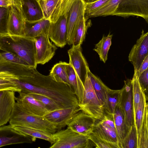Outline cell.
<instances>
[{
	"mask_svg": "<svg viewBox=\"0 0 148 148\" xmlns=\"http://www.w3.org/2000/svg\"><path fill=\"white\" fill-rule=\"evenodd\" d=\"M73 0H60L49 19V38L56 46L60 48L67 43V17Z\"/></svg>",
	"mask_w": 148,
	"mask_h": 148,
	"instance_id": "4",
	"label": "cell"
},
{
	"mask_svg": "<svg viewBox=\"0 0 148 148\" xmlns=\"http://www.w3.org/2000/svg\"><path fill=\"white\" fill-rule=\"evenodd\" d=\"M54 142L50 148H92V141L86 135L77 133L68 127L52 134Z\"/></svg>",
	"mask_w": 148,
	"mask_h": 148,
	"instance_id": "6",
	"label": "cell"
},
{
	"mask_svg": "<svg viewBox=\"0 0 148 148\" xmlns=\"http://www.w3.org/2000/svg\"><path fill=\"white\" fill-rule=\"evenodd\" d=\"M21 11L25 21L34 22L44 18L42 10L37 0H21Z\"/></svg>",
	"mask_w": 148,
	"mask_h": 148,
	"instance_id": "20",
	"label": "cell"
},
{
	"mask_svg": "<svg viewBox=\"0 0 148 148\" xmlns=\"http://www.w3.org/2000/svg\"><path fill=\"white\" fill-rule=\"evenodd\" d=\"M50 25V21L45 18L32 23L25 21L24 37L34 38L49 35Z\"/></svg>",
	"mask_w": 148,
	"mask_h": 148,
	"instance_id": "21",
	"label": "cell"
},
{
	"mask_svg": "<svg viewBox=\"0 0 148 148\" xmlns=\"http://www.w3.org/2000/svg\"><path fill=\"white\" fill-rule=\"evenodd\" d=\"M124 84L120 89L118 105L123 113L125 123L128 131L134 125V114L131 79L124 81Z\"/></svg>",
	"mask_w": 148,
	"mask_h": 148,
	"instance_id": "9",
	"label": "cell"
},
{
	"mask_svg": "<svg viewBox=\"0 0 148 148\" xmlns=\"http://www.w3.org/2000/svg\"><path fill=\"white\" fill-rule=\"evenodd\" d=\"M35 140L21 133L10 125L0 127V147L13 144L31 143Z\"/></svg>",
	"mask_w": 148,
	"mask_h": 148,
	"instance_id": "12",
	"label": "cell"
},
{
	"mask_svg": "<svg viewBox=\"0 0 148 148\" xmlns=\"http://www.w3.org/2000/svg\"><path fill=\"white\" fill-rule=\"evenodd\" d=\"M112 34L109 33L107 36L103 35L102 39L95 45L93 50L97 53L101 61L105 63L107 60L108 54L112 44Z\"/></svg>",
	"mask_w": 148,
	"mask_h": 148,
	"instance_id": "27",
	"label": "cell"
},
{
	"mask_svg": "<svg viewBox=\"0 0 148 148\" xmlns=\"http://www.w3.org/2000/svg\"><path fill=\"white\" fill-rule=\"evenodd\" d=\"M110 0H98L85 3L84 17L86 21L95 12L104 6Z\"/></svg>",
	"mask_w": 148,
	"mask_h": 148,
	"instance_id": "38",
	"label": "cell"
},
{
	"mask_svg": "<svg viewBox=\"0 0 148 148\" xmlns=\"http://www.w3.org/2000/svg\"><path fill=\"white\" fill-rule=\"evenodd\" d=\"M13 6L21 12V0H0V6L8 7Z\"/></svg>",
	"mask_w": 148,
	"mask_h": 148,
	"instance_id": "42",
	"label": "cell"
},
{
	"mask_svg": "<svg viewBox=\"0 0 148 148\" xmlns=\"http://www.w3.org/2000/svg\"><path fill=\"white\" fill-rule=\"evenodd\" d=\"M38 0V1H39V0Z\"/></svg>",
	"mask_w": 148,
	"mask_h": 148,
	"instance_id": "46",
	"label": "cell"
},
{
	"mask_svg": "<svg viewBox=\"0 0 148 148\" xmlns=\"http://www.w3.org/2000/svg\"><path fill=\"white\" fill-rule=\"evenodd\" d=\"M120 90H114L110 89L107 94L106 105L104 109L106 114H113L118 105Z\"/></svg>",
	"mask_w": 148,
	"mask_h": 148,
	"instance_id": "32",
	"label": "cell"
},
{
	"mask_svg": "<svg viewBox=\"0 0 148 148\" xmlns=\"http://www.w3.org/2000/svg\"><path fill=\"white\" fill-rule=\"evenodd\" d=\"M69 63L84 84L89 69L88 63L82 52L81 46H74L68 51Z\"/></svg>",
	"mask_w": 148,
	"mask_h": 148,
	"instance_id": "11",
	"label": "cell"
},
{
	"mask_svg": "<svg viewBox=\"0 0 148 148\" xmlns=\"http://www.w3.org/2000/svg\"><path fill=\"white\" fill-rule=\"evenodd\" d=\"M87 136L89 139L94 143L96 148H113L109 143L92 132Z\"/></svg>",
	"mask_w": 148,
	"mask_h": 148,
	"instance_id": "39",
	"label": "cell"
},
{
	"mask_svg": "<svg viewBox=\"0 0 148 148\" xmlns=\"http://www.w3.org/2000/svg\"><path fill=\"white\" fill-rule=\"evenodd\" d=\"M66 69L69 83L79 104L83 100L84 89V84L71 64L67 63Z\"/></svg>",
	"mask_w": 148,
	"mask_h": 148,
	"instance_id": "22",
	"label": "cell"
},
{
	"mask_svg": "<svg viewBox=\"0 0 148 148\" xmlns=\"http://www.w3.org/2000/svg\"><path fill=\"white\" fill-rule=\"evenodd\" d=\"M148 56H147L141 64L139 69L136 71V74L138 77L144 71L148 69Z\"/></svg>",
	"mask_w": 148,
	"mask_h": 148,
	"instance_id": "43",
	"label": "cell"
},
{
	"mask_svg": "<svg viewBox=\"0 0 148 148\" xmlns=\"http://www.w3.org/2000/svg\"><path fill=\"white\" fill-rule=\"evenodd\" d=\"M14 92L0 91V127L9 122L16 103Z\"/></svg>",
	"mask_w": 148,
	"mask_h": 148,
	"instance_id": "18",
	"label": "cell"
},
{
	"mask_svg": "<svg viewBox=\"0 0 148 148\" xmlns=\"http://www.w3.org/2000/svg\"><path fill=\"white\" fill-rule=\"evenodd\" d=\"M12 53L28 65L36 68L34 39L24 36H0V51Z\"/></svg>",
	"mask_w": 148,
	"mask_h": 148,
	"instance_id": "3",
	"label": "cell"
},
{
	"mask_svg": "<svg viewBox=\"0 0 148 148\" xmlns=\"http://www.w3.org/2000/svg\"><path fill=\"white\" fill-rule=\"evenodd\" d=\"M80 111V110L79 106H75L50 112L44 116L49 121L53 123L57 127L58 131L67 125L75 115Z\"/></svg>",
	"mask_w": 148,
	"mask_h": 148,
	"instance_id": "15",
	"label": "cell"
},
{
	"mask_svg": "<svg viewBox=\"0 0 148 148\" xmlns=\"http://www.w3.org/2000/svg\"><path fill=\"white\" fill-rule=\"evenodd\" d=\"M9 123L10 125L13 127L34 129L51 134L58 131L56 126L44 116L34 115L27 113L16 102L15 103Z\"/></svg>",
	"mask_w": 148,
	"mask_h": 148,
	"instance_id": "5",
	"label": "cell"
},
{
	"mask_svg": "<svg viewBox=\"0 0 148 148\" xmlns=\"http://www.w3.org/2000/svg\"><path fill=\"white\" fill-rule=\"evenodd\" d=\"M14 128L21 133L35 138H38L47 141L51 144L54 142L52 134L41 130L24 127L15 126Z\"/></svg>",
	"mask_w": 148,
	"mask_h": 148,
	"instance_id": "26",
	"label": "cell"
},
{
	"mask_svg": "<svg viewBox=\"0 0 148 148\" xmlns=\"http://www.w3.org/2000/svg\"><path fill=\"white\" fill-rule=\"evenodd\" d=\"M66 63L61 61L56 63L52 68L50 74L57 82L64 83L71 88L68 82L66 71Z\"/></svg>",
	"mask_w": 148,
	"mask_h": 148,
	"instance_id": "29",
	"label": "cell"
},
{
	"mask_svg": "<svg viewBox=\"0 0 148 148\" xmlns=\"http://www.w3.org/2000/svg\"><path fill=\"white\" fill-rule=\"evenodd\" d=\"M109 143L113 148H120L113 114H106L101 120H96L92 131Z\"/></svg>",
	"mask_w": 148,
	"mask_h": 148,
	"instance_id": "8",
	"label": "cell"
},
{
	"mask_svg": "<svg viewBox=\"0 0 148 148\" xmlns=\"http://www.w3.org/2000/svg\"><path fill=\"white\" fill-rule=\"evenodd\" d=\"M96 119L80 110L67 124L68 127L80 134L87 136L93 129Z\"/></svg>",
	"mask_w": 148,
	"mask_h": 148,
	"instance_id": "16",
	"label": "cell"
},
{
	"mask_svg": "<svg viewBox=\"0 0 148 148\" xmlns=\"http://www.w3.org/2000/svg\"><path fill=\"white\" fill-rule=\"evenodd\" d=\"M16 101L27 113L34 115L44 116L50 112L40 102L29 93L19 92Z\"/></svg>",
	"mask_w": 148,
	"mask_h": 148,
	"instance_id": "17",
	"label": "cell"
},
{
	"mask_svg": "<svg viewBox=\"0 0 148 148\" xmlns=\"http://www.w3.org/2000/svg\"><path fill=\"white\" fill-rule=\"evenodd\" d=\"M84 86L83 100L82 102L78 105L80 110L97 119H102L106 114L104 109L94 90L88 76Z\"/></svg>",
	"mask_w": 148,
	"mask_h": 148,
	"instance_id": "7",
	"label": "cell"
},
{
	"mask_svg": "<svg viewBox=\"0 0 148 148\" xmlns=\"http://www.w3.org/2000/svg\"><path fill=\"white\" fill-rule=\"evenodd\" d=\"M10 7L0 6V36L9 35L8 22Z\"/></svg>",
	"mask_w": 148,
	"mask_h": 148,
	"instance_id": "36",
	"label": "cell"
},
{
	"mask_svg": "<svg viewBox=\"0 0 148 148\" xmlns=\"http://www.w3.org/2000/svg\"><path fill=\"white\" fill-rule=\"evenodd\" d=\"M114 125L116 128L119 146L122 140L128 132L125 124L123 113L118 105L113 114Z\"/></svg>",
	"mask_w": 148,
	"mask_h": 148,
	"instance_id": "24",
	"label": "cell"
},
{
	"mask_svg": "<svg viewBox=\"0 0 148 148\" xmlns=\"http://www.w3.org/2000/svg\"><path fill=\"white\" fill-rule=\"evenodd\" d=\"M98 0H83L85 3H91Z\"/></svg>",
	"mask_w": 148,
	"mask_h": 148,
	"instance_id": "45",
	"label": "cell"
},
{
	"mask_svg": "<svg viewBox=\"0 0 148 148\" xmlns=\"http://www.w3.org/2000/svg\"><path fill=\"white\" fill-rule=\"evenodd\" d=\"M147 97L145 92H144L141 101L138 106L134 115V125L136 130L137 139L144 117L145 107L147 104Z\"/></svg>",
	"mask_w": 148,
	"mask_h": 148,
	"instance_id": "31",
	"label": "cell"
},
{
	"mask_svg": "<svg viewBox=\"0 0 148 148\" xmlns=\"http://www.w3.org/2000/svg\"><path fill=\"white\" fill-rule=\"evenodd\" d=\"M138 77L140 85L146 95L148 90V69Z\"/></svg>",
	"mask_w": 148,
	"mask_h": 148,
	"instance_id": "41",
	"label": "cell"
},
{
	"mask_svg": "<svg viewBox=\"0 0 148 148\" xmlns=\"http://www.w3.org/2000/svg\"><path fill=\"white\" fill-rule=\"evenodd\" d=\"M86 22L85 17L80 21L76 31L72 45L81 46L85 38L87 30L91 25L90 21L87 23Z\"/></svg>",
	"mask_w": 148,
	"mask_h": 148,
	"instance_id": "33",
	"label": "cell"
},
{
	"mask_svg": "<svg viewBox=\"0 0 148 148\" xmlns=\"http://www.w3.org/2000/svg\"><path fill=\"white\" fill-rule=\"evenodd\" d=\"M59 0H39L38 1L45 18L49 20L52 13L57 7Z\"/></svg>",
	"mask_w": 148,
	"mask_h": 148,
	"instance_id": "35",
	"label": "cell"
},
{
	"mask_svg": "<svg viewBox=\"0 0 148 148\" xmlns=\"http://www.w3.org/2000/svg\"><path fill=\"white\" fill-rule=\"evenodd\" d=\"M132 96L134 114L140 102L143 94L145 92L139 84L136 74V71H134V73L132 79Z\"/></svg>",
	"mask_w": 148,
	"mask_h": 148,
	"instance_id": "30",
	"label": "cell"
},
{
	"mask_svg": "<svg viewBox=\"0 0 148 148\" xmlns=\"http://www.w3.org/2000/svg\"><path fill=\"white\" fill-rule=\"evenodd\" d=\"M19 78L8 72L0 71V91L9 90L19 93L21 90L16 85L15 80Z\"/></svg>",
	"mask_w": 148,
	"mask_h": 148,
	"instance_id": "25",
	"label": "cell"
},
{
	"mask_svg": "<svg viewBox=\"0 0 148 148\" xmlns=\"http://www.w3.org/2000/svg\"><path fill=\"white\" fill-rule=\"evenodd\" d=\"M140 37L133 46L129 54V60L137 71L143 61L148 56V32L143 30Z\"/></svg>",
	"mask_w": 148,
	"mask_h": 148,
	"instance_id": "13",
	"label": "cell"
},
{
	"mask_svg": "<svg viewBox=\"0 0 148 148\" xmlns=\"http://www.w3.org/2000/svg\"><path fill=\"white\" fill-rule=\"evenodd\" d=\"M34 38L35 43L36 63L37 64H44L53 57L57 48L50 41L49 35Z\"/></svg>",
	"mask_w": 148,
	"mask_h": 148,
	"instance_id": "14",
	"label": "cell"
},
{
	"mask_svg": "<svg viewBox=\"0 0 148 148\" xmlns=\"http://www.w3.org/2000/svg\"><path fill=\"white\" fill-rule=\"evenodd\" d=\"M5 61L2 56L0 52V71H1V69L2 67L3 63Z\"/></svg>",
	"mask_w": 148,
	"mask_h": 148,
	"instance_id": "44",
	"label": "cell"
},
{
	"mask_svg": "<svg viewBox=\"0 0 148 148\" xmlns=\"http://www.w3.org/2000/svg\"><path fill=\"white\" fill-rule=\"evenodd\" d=\"M25 21L21 12L13 6L10 7L8 22L9 36H25Z\"/></svg>",
	"mask_w": 148,
	"mask_h": 148,
	"instance_id": "19",
	"label": "cell"
},
{
	"mask_svg": "<svg viewBox=\"0 0 148 148\" xmlns=\"http://www.w3.org/2000/svg\"><path fill=\"white\" fill-rule=\"evenodd\" d=\"M1 54L4 59L7 61L22 65H28L18 57L12 53L3 51V52H1Z\"/></svg>",
	"mask_w": 148,
	"mask_h": 148,
	"instance_id": "40",
	"label": "cell"
},
{
	"mask_svg": "<svg viewBox=\"0 0 148 148\" xmlns=\"http://www.w3.org/2000/svg\"><path fill=\"white\" fill-rule=\"evenodd\" d=\"M148 104L146 105L144 117L138 139L137 148H148Z\"/></svg>",
	"mask_w": 148,
	"mask_h": 148,
	"instance_id": "28",
	"label": "cell"
},
{
	"mask_svg": "<svg viewBox=\"0 0 148 148\" xmlns=\"http://www.w3.org/2000/svg\"><path fill=\"white\" fill-rule=\"evenodd\" d=\"M136 130L134 125L120 143V148H137Z\"/></svg>",
	"mask_w": 148,
	"mask_h": 148,
	"instance_id": "34",
	"label": "cell"
},
{
	"mask_svg": "<svg viewBox=\"0 0 148 148\" xmlns=\"http://www.w3.org/2000/svg\"><path fill=\"white\" fill-rule=\"evenodd\" d=\"M15 83L21 90L19 92L45 95L54 100L61 108L79 106L78 99L72 88L64 83L57 82L50 74H41L36 69L32 75L16 79Z\"/></svg>",
	"mask_w": 148,
	"mask_h": 148,
	"instance_id": "1",
	"label": "cell"
},
{
	"mask_svg": "<svg viewBox=\"0 0 148 148\" xmlns=\"http://www.w3.org/2000/svg\"><path fill=\"white\" fill-rule=\"evenodd\" d=\"M85 3L83 0H73L69 11L67 20V41L69 45L73 43L77 28L84 18Z\"/></svg>",
	"mask_w": 148,
	"mask_h": 148,
	"instance_id": "10",
	"label": "cell"
},
{
	"mask_svg": "<svg viewBox=\"0 0 148 148\" xmlns=\"http://www.w3.org/2000/svg\"><path fill=\"white\" fill-rule=\"evenodd\" d=\"M29 94L42 103L49 112L61 109L54 100L46 96L35 93Z\"/></svg>",
	"mask_w": 148,
	"mask_h": 148,
	"instance_id": "37",
	"label": "cell"
},
{
	"mask_svg": "<svg viewBox=\"0 0 148 148\" xmlns=\"http://www.w3.org/2000/svg\"><path fill=\"white\" fill-rule=\"evenodd\" d=\"M88 76L104 110L106 105L107 93L110 88L106 86L99 78L92 73L90 69L88 72Z\"/></svg>",
	"mask_w": 148,
	"mask_h": 148,
	"instance_id": "23",
	"label": "cell"
},
{
	"mask_svg": "<svg viewBox=\"0 0 148 148\" xmlns=\"http://www.w3.org/2000/svg\"><path fill=\"white\" fill-rule=\"evenodd\" d=\"M108 15L136 16L142 17L148 23V0H110L91 17Z\"/></svg>",
	"mask_w": 148,
	"mask_h": 148,
	"instance_id": "2",
	"label": "cell"
}]
</instances>
